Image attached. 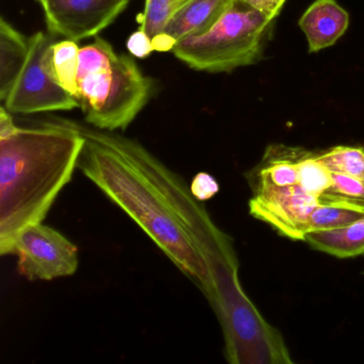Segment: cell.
<instances>
[{"mask_svg":"<svg viewBox=\"0 0 364 364\" xmlns=\"http://www.w3.org/2000/svg\"><path fill=\"white\" fill-rule=\"evenodd\" d=\"M238 1L250 6L251 8L261 12L272 20H274L278 16L285 3V0H238Z\"/></svg>","mask_w":364,"mask_h":364,"instance_id":"19","label":"cell"},{"mask_svg":"<svg viewBox=\"0 0 364 364\" xmlns=\"http://www.w3.org/2000/svg\"><path fill=\"white\" fill-rule=\"evenodd\" d=\"M18 129V125L14 122L11 112L5 106H1L0 108V139L12 135Z\"/></svg>","mask_w":364,"mask_h":364,"instance_id":"20","label":"cell"},{"mask_svg":"<svg viewBox=\"0 0 364 364\" xmlns=\"http://www.w3.org/2000/svg\"><path fill=\"white\" fill-rule=\"evenodd\" d=\"M131 0H46L43 8L48 33L80 41L97 37L107 28Z\"/></svg>","mask_w":364,"mask_h":364,"instance_id":"7","label":"cell"},{"mask_svg":"<svg viewBox=\"0 0 364 364\" xmlns=\"http://www.w3.org/2000/svg\"><path fill=\"white\" fill-rule=\"evenodd\" d=\"M80 50L77 41L65 39L55 42L50 52V69L55 80L75 99L78 95Z\"/></svg>","mask_w":364,"mask_h":364,"instance_id":"13","label":"cell"},{"mask_svg":"<svg viewBox=\"0 0 364 364\" xmlns=\"http://www.w3.org/2000/svg\"><path fill=\"white\" fill-rule=\"evenodd\" d=\"M38 1H39L40 4H42L43 1H46V0H38Z\"/></svg>","mask_w":364,"mask_h":364,"instance_id":"21","label":"cell"},{"mask_svg":"<svg viewBox=\"0 0 364 364\" xmlns=\"http://www.w3.org/2000/svg\"><path fill=\"white\" fill-rule=\"evenodd\" d=\"M127 46L129 52L137 58H146L155 52L152 39L149 37L146 31L140 28L132 33L131 37L127 40Z\"/></svg>","mask_w":364,"mask_h":364,"instance_id":"18","label":"cell"},{"mask_svg":"<svg viewBox=\"0 0 364 364\" xmlns=\"http://www.w3.org/2000/svg\"><path fill=\"white\" fill-rule=\"evenodd\" d=\"M186 1L187 0H146L144 12L138 18L139 28L146 31L154 43L172 14Z\"/></svg>","mask_w":364,"mask_h":364,"instance_id":"15","label":"cell"},{"mask_svg":"<svg viewBox=\"0 0 364 364\" xmlns=\"http://www.w3.org/2000/svg\"><path fill=\"white\" fill-rule=\"evenodd\" d=\"M232 3L233 0H187L155 40V52H171L178 42L203 36L223 18Z\"/></svg>","mask_w":364,"mask_h":364,"instance_id":"9","label":"cell"},{"mask_svg":"<svg viewBox=\"0 0 364 364\" xmlns=\"http://www.w3.org/2000/svg\"><path fill=\"white\" fill-rule=\"evenodd\" d=\"M84 144L76 122L61 119L18 127L0 139V255H12L20 232L43 223L71 182Z\"/></svg>","mask_w":364,"mask_h":364,"instance_id":"2","label":"cell"},{"mask_svg":"<svg viewBox=\"0 0 364 364\" xmlns=\"http://www.w3.org/2000/svg\"><path fill=\"white\" fill-rule=\"evenodd\" d=\"M189 187L193 195L202 202L214 198L220 189L216 178L208 172H199L196 174Z\"/></svg>","mask_w":364,"mask_h":364,"instance_id":"17","label":"cell"},{"mask_svg":"<svg viewBox=\"0 0 364 364\" xmlns=\"http://www.w3.org/2000/svg\"><path fill=\"white\" fill-rule=\"evenodd\" d=\"M308 40L309 52L317 53L333 46L349 26V14L336 0H315L299 23Z\"/></svg>","mask_w":364,"mask_h":364,"instance_id":"10","label":"cell"},{"mask_svg":"<svg viewBox=\"0 0 364 364\" xmlns=\"http://www.w3.org/2000/svg\"><path fill=\"white\" fill-rule=\"evenodd\" d=\"M364 218V210L349 206L318 205L308 221V232L336 229ZM306 232V233H308Z\"/></svg>","mask_w":364,"mask_h":364,"instance_id":"16","label":"cell"},{"mask_svg":"<svg viewBox=\"0 0 364 364\" xmlns=\"http://www.w3.org/2000/svg\"><path fill=\"white\" fill-rule=\"evenodd\" d=\"M274 20L233 0L223 18L200 37L178 42L174 56L197 71L225 73L261 59Z\"/></svg>","mask_w":364,"mask_h":364,"instance_id":"3","label":"cell"},{"mask_svg":"<svg viewBox=\"0 0 364 364\" xmlns=\"http://www.w3.org/2000/svg\"><path fill=\"white\" fill-rule=\"evenodd\" d=\"M55 42L52 33L38 31L31 36L28 59L4 101L11 114H33L80 107L77 100L59 86L53 75L50 52Z\"/></svg>","mask_w":364,"mask_h":364,"instance_id":"5","label":"cell"},{"mask_svg":"<svg viewBox=\"0 0 364 364\" xmlns=\"http://www.w3.org/2000/svg\"><path fill=\"white\" fill-rule=\"evenodd\" d=\"M153 82L131 56L122 54L106 68L78 77V105L85 120L103 131L125 129L148 103Z\"/></svg>","mask_w":364,"mask_h":364,"instance_id":"4","label":"cell"},{"mask_svg":"<svg viewBox=\"0 0 364 364\" xmlns=\"http://www.w3.org/2000/svg\"><path fill=\"white\" fill-rule=\"evenodd\" d=\"M304 240L314 250L338 259L364 255V218L336 229L308 232Z\"/></svg>","mask_w":364,"mask_h":364,"instance_id":"12","label":"cell"},{"mask_svg":"<svg viewBox=\"0 0 364 364\" xmlns=\"http://www.w3.org/2000/svg\"><path fill=\"white\" fill-rule=\"evenodd\" d=\"M31 50V37L5 18H0V100L5 101L18 80Z\"/></svg>","mask_w":364,"mask_h":364,"instance_id":"11","label":"cell"},{"mask_svg":"<svg viewBox=\"0 0 364 364\" xmlns=\"http://www.w3.org/2000/svg\"><path fill=\"white\" fill-rule=\"evenodd\" d=\"M76 124L85 140L77 169L206 296L210 287L208 268L176 208L151 171L148 149L114 132Z\"/></svg>","mask_w":364,"mask_h":364,"instance_id":"1","label":"cell"},{"mask_svg":"<svg viewBox=\"0 0 364 364\" xmlns=\"http://www.w3.org/2000/svg\"><path fill=\"white\" fill-rule=\"evenodd\" d=\"M318 205H321L318 198L297 184L255 191L249 200V213L257 220L269 225L281 236L304 240L309 218Z\"/></svg>","mask_w":364,"mask_h":364,"instance_id":"8","label":"cell"},{"mask_svg":"<svg viewBox=\"0 0 364 364\" xmlns=\"http://www.w3.org/2000/svg\"><path fill=\"white\" fill-rule=\"evenodd\" d=\"M321 163L331 172L364 178V148L338 146L318 152Z\"/></svg>","mask_w":364,"mask_h":364,"instance_id":"14","label":"cell"},{"mask_svg":"<svg viewBox=\"0 0 364 364\" xmlns=\"http://www.w3.org/2000/svg\"><path fill=\"white\" fill-rule=\"evenodd\" d=\"M12 255L18 270L31 281H52L73 276L78 268V248L63 233L43 223L20 232Z\"/></svg>","mask_w":364,"mask_h":364,"instance_id":"6","label":"cell"}]
</instances>
